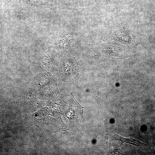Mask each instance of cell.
Masks as SVG:
<instances>
[{
    "label": "cell",
    "instance_id": "cell-1",
    "mask_svg": "<svg viewBox=\"0 0 155 155\" xmlns=\"http://www.w3.org/2000/svg\"><path fill=\"white\" fill-rule=\"evenodd\" d=\"M112 140L121 141V145L124 143L131 144L136 146H140L142 144V143L137 140L132 138H125L116 134L113 136Z\"/></svg>",
    "mask_w": 155,
    "mask_h": 155
},
{
    "label": "cell",
    "instance_id": "cell-2",
    "mask_svg": "<svg viewBox=\"0 0 155 155\" xmlns=\"http://www.w3.org/2000/svg\"><path fill=\"white\" fill-rule=\"evenodd\" d=\"M108 1L120 4L129 3L134 0H107Z\"/></svg>",
    "mask_w": 155,
    "mask_h": 155
}]
</instances>
